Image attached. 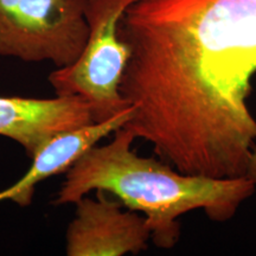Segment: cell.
<instances>
[{
    "label": "cell",
    "mask_w": 256,
    "mask_h": 256,
    "mask_svg": "<svg viewBox=\"0 0 256 256\" xmlns=\"http://www.w3.org/2000/svg\"><path fill=\"white\" fill-rule=\"evenodd\" d=\"M244 176L250 179L256 186V145L252 147L250 154H249Z\"/></svg>",
    "instance_id": "ba28073f"
},
{
    "label": "cell",
    "mask_w": 256,
    "mask_h": 256,
    "mask_svg": "<svg viewBox=\"0 0 256 256\" xmlns=\"http://www.w3.org/2000/svg\"><path fill=\"white\" fill-rule=\"evenodd\" d=\"M90 124L92 106L82 96H0V136L19 144L30 159L54 136Z\"/></svg>",
    "instance_id": "8992f818"
},
{
    "label": "cell",
    "mask_w": 256,
    "mask_h": 256,
    "mask_svg": "<svg viewBox=\"0 0 256 256\" xmlns=\"http://www.w3.org/2000/svg\"><path fill=\"white\" fill-rule=\"evenodd\" d=\"M136 139L124 126L110 142L83 153L64 174L54 204H76L94 190L110 194L127 209L145 216L156 247L171 249L180 236L179 217L202 209L210 220L226 222L255 192V184L246 176L185 174L165 162L136 154L132 150Z\"/></svg>",
    "instance_id": "7a4b0ae2"
},
{
    "label": "cell",
    "mask_w": 256,
    "mask_h": 256,
    "mask_svg": "<svg viewBox=\"0 0 256 256\" xmlns=\"http://www.w3.org/2000/svg\"><path fill=\"white\" fill-rule=\"evenodd\" d=\"M66 234L68 256H122L145 250L151 230L145 216L124 211L121 202L96 191V198L82 197Z\"/></svg>",
    "instance_id": "5b68a950"
},
{
    "label": "cell",
    "mask_w": 256,
    "mask_h": 256,
    "mask_svg": "<svg viewBox=\"0 0 256 256\" xmlns=\"http://www.w3.org/2000/svg\"><path fill=\"white\" fill-rule=\"evenodd\" d=\"M136 0H87L89 34L84 49L70 66L57 68L49 83L57 96L78 95L92 106L94 122H104L130 108L120 92L130 49L118 34L119 22Z\"/></svg>",
    "instance_id": "3957f363"
},
{
    "label": "cell",
    "mask_w": 256,
    "mask_h": 256,
    "mask_svg": "<svg viewBox=\"0 0 256 256\" xmlns=\"http://www.w3.org/2000/svg\"><path fill=\"white\" fill-rule=\"evenodd\" d=\"M130 115L132 107L104 122H94L54 136L32 158L26 174L14 185L0 191V203L11 200L20 206H30L37 184L52 176L66 174L83 153L124 127Z\"/></svg>",
    "instance_id": "52a82bcc"
},
{
    "label": "cell",
    "mask_w": 256,
    "mask_h": 256,
    "mask_svg": "<svg viewBox=\"0 0 256 256\" xmlns=\"http://www.w3.org/2000/svg\"><path fill=\"white\" fill-rule=\"evenodd\" d=\"M118 34L130 49L124 127L182 174L244 176L256 142V0H136Z\"/></svg>",
    "instance_id": "6da1fadb"
},
{
    "label": "cell",
    "mask_w": 256,
    "mask_h": 256,
    "mask_svg": "<svg viewBox=\"0 0 256 256\" xmlns=\"http://www.w3.org/2000/svg\"><path fill=\"white\" fill-rule=\"evenodd\" d=\"M87 0H0V57L70 66L87 43Z\"/></svg>",
    "instance_id": "277c9868"
}]
</instances>
